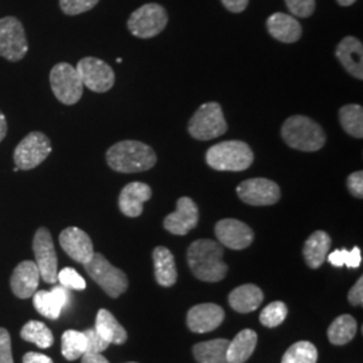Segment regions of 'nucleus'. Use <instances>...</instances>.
<instances>
[{"instance_id":"nucleus-1","label":"nucleus","mask_w":363,"mask_h":363,"mask_svg":"<svg viewBox=\"0 0 363 363\" xmlns=\"http://www.w3.org/2000/svg\"><path fill=\"white\" fill-rule=\"evenodd\" d=\"M187 261L196 279L217 283L225 279L228 264L223 261V247L213 240H196L187 250Z\"/></svg>"},{"instance_id":"nucleus-2","label":"nucleus","mask_w":363,"mask_h":363,"mask_svg":"<svg viewBox=\"0 0 363 363\" xmlns=\"http://www.w3.org/2000/svg\"><path fill=\"white\" fill-rule=\"evenodd\" d=\"M106 163L123 174L143 172L156 164V154L148 144L138 140H123L106 151Z\"/></svg>"},{"instance_id":"nucleus-3","label":"nucleus","mask_w":363,"mask_h":363,"mask_svg":"<svg viewBox=\"0 0 363 363\" xmlns=\"http://www.w3.org/2000/svg\"><path fill=\"white\" fill-rule=\"evenodd\" d=\"M281 136L291 148L304 152L319 151L325 144L323 128L310 117L301 115L286 118L281 128Z\"/></svg>"},{"instance_id":"nucleus-4","label":"nucleus","mask_w":363,"mask_h":363,"mask_svg":"<svg viewBox=\"0 0 363 363\" xmlns=\"http://www.w3.org/2000/svg\"><path fill=\"white\" fill-rule=\"evenodd\" d=\"M253 151L245 142L228 140L210 147L206 163L217 171H244L253 163Z\"/></svg>"},{"instance_id":"nucleus-5","label":"nucleus","mask_w":363,"mask_h":363,"mask_svg":"<svg viewBox=\"0 0 363 363\" xmlns=\"http://www.w3.org/2000/svg\"><path fill=\"white\" fill-rule=\"evenodd\" d=\"M84 267L91 280L101 286L109 298H118L128 289L127 274L113 267L101 253H94Z\"/></svg>"},{"instance_id":"nucleus-6","label":"nucleus","mask_w":363,"mask_h":363,"mask_svg":"<svg viewBox=\"0 0 363 363\" xmlns=\"http://www.w3.org/2000/svg\"><path fill=\"white\" fill-rule=\"evenodd\" d=\"M228 123L218 103L201 105L189 121V132L196 140H211L225 135Z\"/></svg>"},{"instance_id":"nucleus-7","label":"nucleus","mask_w":363,"mask_h":363,"mask_svg":"<svg viewBox=\"0 0 363 363\" xmlns=\"http://www.w3.org/2000/svg\"><path fill=\"white\" fill-rule=\"evenodd\" d=\"M169 22L167 11L156 3H147L130 13L128 30L138 38H154L160 34Z\"/></svg>"},{"instance_id":"nucleus-8","label":"nucleus","mask_w":363,"mask_h":363,"mask_svg":"<svg viewBox=\"0 0 363 363\" xmlns=\"http://www.w3.org/2000/svg\"><path fill=\"white\" fill-rule=\"evenodd\" d=\"M52 142L42 132H31L13 151L15 166L22 171L38 167L52 154Z\"/></svg>"},{"instance_id":"nucleus-9","label":"nucleus","mask_w":363,"mask_h":363,"mask_svg":"<svg viewBox=\"0 0 363 363\" xmlns=\"http://www.w3.org/2000/svg\"><path fill=\"white\" fill-rule=\"evenodd\" d=\"M50 86L60 103L74 105L84 93V84L78 76L77 69L70 64L60 62L50 72Z\"/></svg>"},{"instance_id":"nucleus-10","label":"nucleus","mask_w":363,"mask_h":363,"mask_svg":"<svg viewBox=\"0 0 363 363\" xmlns=\"http://www.w3.org/2000/svg\"><path fill=\"white\" fill-rule=\"evenodd\" d=\"M28 52L25 27L15 16L0 19V57L10 62H18L26 57Z\"/></svg>"},{"instance_id":"nucleus-11","label":"nucleus","mask_w":363,"mask_h":363,"mask_svg":"<svg viewBox=\"0 0 363 363\" xmlns=\"http://www.w3.org/2000/svg\"><path fill=\"white\" fill-rule=\"evenodd\" d=\"M76 69L84 86L89 91L105 93L115 85L116 76L113 69L100 58L85 57L78 61Z\"/></svg>"},{"instance_id":"nucleus-12","label":"nucleus","mask_w":363,"mask_h":363,"mask_svg":"<svg viewBox=\"0 0 363 363\" xmlns=\"http://www.w3.org/2000/svg\"><path fill=\"white\" fill-rule=\"evenodd\" d=\"M33 250L35 255V264L38 267L40 279L49 284H55L58 274V259L49 229L39 228L35 232L33 240Z\"/></svg>"},{"instance_id":"nucleus-13","label":"nucleus","mask_w":363,"mask_h":363,"mask_svg":"<svg viewBox=\"0 0 363 363\" xmlns=\"http://www.w3.org/2000/svg\"><path fill=\"white\" fill-rule=\"evenodd\" d=\"M237 194L250 206H271L279 202L281 191L276 182L265 178L247 179L237 187Z\"/></svg>"},{"instance_id":"nucleus-14","label":"nucleus","mask_w":363,"mask_h":363,"mask_svg":"<svg viewBox=\"0 0 363 363\" xmlns=\"http://www.w3.org/2000/svg\"><path fill=\"white\" fill-rule=\"evenodd\" d=\"M216 235L220 245H225L233 250L247 249L250 247L255 238L253 230L247 223L234 218L218 220L216 225Z\"/></svg>"},{"instance_id":"nucleus-15","label":"nucleus","mask_w":363,"mask_h":363,"mask_svg":"<svg viewBox=\"0 0 363 363\" xmlns=\"http://www.w3.org/2000/svg\"><path fill=\"white\" fill-rule=\"evenodd\" d=\"M198 220L199 213L196 203L189 196H182L178 199L177 210L164 218L163 226L171 234L186 235L196 228Z\"/></svg>"},{"instance_id":"nucleus-16","label":"nucleus","mask_w":363,"mask_h":363,"mask_svg":"<svg viewBox=\"0 0 363 363\" xmlns=\"http://www.w3.org/2000/svg\"><path fill=\"white\" fill-rule=\"evenodd\" d=\"M60 245L65 250L66 255L79 264L85 265L91 261L94 249L91 237L78 228H67L60 234Z\"/></svg>"},{"instance_id":"nucleus-17","label":"nucleus","mask_w":363,"mask_h":363,"mask_svg":"<svg viewBox=\"0 0 363 363\" xmlns=\"http://www.w3.org/2000/svg\"><path fill=\"white\" fill-rule=\"evenodd\" d=\"M223 319L225 311L220 306L213 303L198 304L187 313V327L195 334H205L218 328Z\"/></svg>"},{"instance_id":"nucleus-18","label":"nucleus","mask_w":363,"mask_h":363,"mask_svg":"<svg viewBox=\"0 0 363 363\" xmlns=\"http://www.w3.org/2000/svg\"><path fill=\"white\" fill-rule=\"evenodd\" d=\"M152 196L151 187L143 182L128 183L118 196V208L130 218H136L143 213L144 203Z\"/></svg>"},{"instance_id":"nucleus-19","label":"nucleus","mask_w":363,"mask_h":363,"mask_svg":"<svg viewBox=\"0 0 363 363\" xmlns=\"http://www.w3.org/2000/svg\"><path fill=\"white\" fill-rule=\"evenodd\" d=\"M39 280L40 273L37 264L33 261H22L13 269L10 286L16 298H28L37 292Z\"/></svg>"},{"instance_id":"nucleus-20","label":"nucleus","mask_w":363,"mask_h":363,"mask_svg":"<svg viewBox=\"0 0 363 363\" xmlns=\"http://www.w3.org/2000/svg\"><path fill=\"white\" fill-rule=\"evenodd\" d=\"M339 62L352 77L363 78V45L355 37H345L339 42L335 50Z\"/></svg>"},{"instance_id":"nucleus-21","label":"nucleus","mask_w":363,"mask_h":363,"mask_svg":"<svg viewBox=\"0 0 363 363\" xmlns=\"http://www.w3.org/2000/svg\"><path fill=\"white\" fill-rule=\"evenodd\" d=\"M69 292L65 286H54L52 291H38L33 295L35 310L45 318L55 320L69 301Z\"/></svg>"},{"instance_id":"nucleus-22","label":"nucleus","mask_w":363,"mask_h":363,"mask_svg":"<svg viewBox=\"0 0 363 363\" xmlns=\"http://www.w3.org/2000/svg\"><path fill=\"white\" fill-rule=\"evenodd\" d=\"M268 33L283 43H294L301 38L303 28L298 19L284 13H272L267 21Z\"/></svg>"},{"instance_id":"nucleus-23","label":"nucleus","mask_w":363,"mask_h":363,"mask_svg":"<svg viewBox=\"0 0 363 363\" xmlns=\"http://www.w3.org/2000/svg\"><path fill=\"white\" fill-rule=\"evenodd\" d=\"M259 337L253 330L240 331L232 342H229L226 350L228 363H245L256 350Z\"/></svg>"},{"instance_id":"nucleus-24","label":"nucleus","mask_w":363,"mask_h":363,"mask_svg":"<svg viewBox=\"0 0 363 363\" xmlns=\"http://www.w3.org/2000/svg\"><path fill=\"white\" fill-rule=\"evenodd\" d=\"M331 247V237L323 230H316L308 237L303 247L304 259L312 269L323 265Z\"/></svg>"},{"instance_id":"nucleus-25","label":"nucleus","mask_w":363,"mask_h":363,"mask_svg":"<svg viewBox=\"0 0 363 363\" xmlns=\"http://www.w3.org/2000/svg\"><path fill=\"white\" fill-rule=\"evenodd\" d=\"M155 279L162 286H172L178 280L175 259L169 247H156L152 252Z\"/></svg>"},{"instance_id":"nucleus-26","label":"nucleus","mask_w":363,"mask_h":363,"mask_svg":"<svg viewBox=\"0 0 363 363\" xmlns=\"http://www.w3.org/2000/svg\"><path fill=\"white\" fill-rule=\"evenodd\" d=\"M264 300V294L255 284L237 286L229 295V304L234 311L249 313L256 311Z\"/></svg>"},{"instance_id":"nucleus-27","label":"nucleus","mask_w":363,"mask_h":363,"mask_svg":"<svg viewBox=\"0 0 363 363\" xmlns=\"http://www.w3.org/2000/svg\"><path fill=\"white\" fill-rule=\"evenodd\" d=\"M94 328L109 345H124L128 339L125 328L117 322L116 318L111 312L104 308L97 312Z\"/></svg>"},{"instance_id":"nucleus-28","label":"nucleus","mask_w":363,"mask_h":363,"mask_svg":"<svg viewBox=\"0 0 363 363\" xmlns=\"http://www.w3.org/2000/svg\"><path fill=\"white\" fill-rule=\"evenodd\" d=\"M228 339H213L195 345L193 354L198 363H228Z\"/></svg>"},{"instance_id":"nucleus-29","label":"nucleus","mask_w":363,"mask_h":363,"mask_svg":"<svg viewBox=\"0 0 363 363\" xmlns=\"http://www.w3.org/2000/svg\"><path fill=\"white\" fill-rule=\"evenodd\" d=\"M357 334V320L351 315H342L328 327V339L333 345L343 346L351 342Z\"/></svg>"},{"instance_id":"nucleus-30","label":"nucleus","mask_w":363,"mask_h":363,"mask_svg":"<svg viewBox=\"0 0 363 363\" xmlns=\"http://www.w3.org/2000/svg\"><path fill=\"white\" fill-rule=\"evenodd\" d=\"M339 121L345 132L352 138H363V108L358 104L345 105L339 111Z\"/></svg>"},{"instance_id":"nucleus-31","label":"nucleus","mask_w":363,"mask_h":363,"mask_svg":"<svg viewBox=\"0 0 363 363\" xmlns=\"http://www.w3.org/2000/svg\"><path fill=\"white\" fill-rule=\"evenodd\" d=\"M21 337L23 340L37 345L39 349H49L54 342L50 328L42 322L30 320L21 330Z\"/></svg>"},{"instance_id":"nucleus-32","label":"nucleus","mask_w":363,"mask_h":363,"mask_svg":"<svg viewBox=\"0 0 363 363\" xmlns=\"http://www.w3.org/2000/svg\"><path fill=\"white\" fill-rule=\"evenodd\" d=\"M62 355L67 361H76L86 352V337L84 333L67 330L62 334Z\"/></svg>"},{"instance_id":"nucleus-33","label":"nucleus","mask_w":363,"mask_h":363,"mask_svg":"<svg viewBox=\"0 0 363 363\" xmlns=\"http://www.w3.org/2000/svg\"><path fill=\"white\" fill-rule=\"evenodd\" d=\"M318 350L308 340H300L292 345L281 358V363H316Z\"/></svg>"},{"instance_id":"nucleus-34","label":"nucleus","mask_w":363,"mask_h":363,"mask_svg":"<svg viewBox=\"0 0 363 363\" xmlns=\"http://www.w3.org/2000/svg\"><path fill=\"white\" fill-rule=\"evenodd\" d=\"M327 259L331 265L337 268H342L346 265L347 268L355 269L362 262V255H361V249L358 247H354L350 252L347 249H339L327 255Z\"/></svg>"},{"instance_id":"nucleus-35","label":"nucleus","mask_w":363,"mask_h":363,"mask_svg":"<svg viewBox=\"0 0 363 363\" xmlns=\"http://www.w3.org/2000/svg\"><path fill=\"white\" fill-rule=\"evenodd\" d=\"M286 315H288V308L286 303L273 301L259 313V322L261 325L268 328H273L281 325L286 320Z\"/></svg>"},{"instance_id":"nucleus-36","label":"nucleus","mask_w":363,"mask_h":363,"mask_svg":"<svg viewBox=\"0 0 363 363\" xmlns=\"http://www.w3.org/2000/svg\"><path fill=\"white\" fill-rule=\"evenodd\" d=\"M57 281L65 286L67 289H76V291H84L86 288V281L79 273L73 268H64L57 274Z\"/></svg>"},{"instance_id":"nucleus-37","label":"nucleus","mask_w":363,"mask_h":363,"mask_svg":"<svg viewBox=\"0 0 363 363\" xmlns=\"http://www.w3.org/2000/svg\"><path fill=\"white\" fill-rule=\"evenodd\" d=\"M100 0H60L62 13L70 16L86 13L97 6Z\"/></svg>"},{"instance_id":"nucleus-38","label":"nucleus","mask_w":363,"mask_h":363,"mask_svg":"<svg viewBox=\"0 0 363 363\" xmlns=\"http://www.w3.org/2000/svg\"><path fill=\"white\" fill-rule=\"evenodd\" d=\"M289 13L298 18H310L315 11V0H286Z\"/></svg>"},{"instance_id":"nucleus-39","label":"nucleus","mask_w":363,"mask_h":363,"mask_svg":"<svg viewBox=\"0 0 363 363\" xmlns=\"http://www.w3.org/2000/svg\"><path fill=\"white\" fill-rule=\"evenodd\" d=\"M82 333L86 337V352H103L108 349L109 343L97 333L96 328H88Z\"/></svg>"},{"instance_id":"nucleus-40","label":"nucleus","mask_w":363,"mask_h":363,"mask_svg":"<svg viewBox=\"0 0 363 363\" xmlns=\"http://www.w3.org/2000/svg\"><path fill=\"white\" fill-rule=\"evenodd\" d=\"M0 363H13L11 337L3 327H0Z\"/></svg>"},{"instance_id":"nucleus-41","label":"nucleus","mask_w":363,"mask_h":363,"mask_svg":"<svg viewBox=\"0 0 363 363\" xmlns=\"http://www.w3.org/2000/svg\"><path fill=\"white\" fill-rule=\"evenodd\" d=\"M347 189L355 198L363 196V172L355 171L347 178Z\"/></svg>"},{"instance_id":"nucleus-42","label":"nucleus","mask_w":363,"mask_h":363,"mask_svg":"<svg viewBox=\"0 0 363 363\" xmlns=\"http://www.w3.org/2000/svg\"><path fill=\"white\" fill-rule=\"evenodd\" d=\"M349 301L351 306H362L363 304V279L359 277L349 292Z\"/></svg>"},{"instance_id":"nucleus-43","label":"nucleus","mask_w":363,"mask_h":363,"mask_svg":"<svg viewBox=\"0 0 363 363\" xmlns=\"http://www.w3.org/2000/svg\"><path fill=\"white\" fill-rule=\"evenodd\" d=\"M225 9H228L230 13H242L249 4V0H220Z\"/></svg>"},{"instance_id":"nucleus-44","label":"nucleus","mask_w":363,"mask_h":363,"mask_svg":"<svg viewBox=\"0 0 363 363\" xmlns=\"http://www.w3.org/2000/svg\"><path fill=\"white\" fill-rule=\"evenodd\" d=\"M23 363H54L52 358L40 354V352H35V351H30L25 354L23 357Z\"/></svg>"},{"instance_id":"nucleus-45","label":"nucleus","mask_w":363,"mask_h":363,"mask_svg":"<svg viewBox=\"0 0 363 363\" xmlns=\"http://www.w3.org/2000/svg\"><path fill=\"white\" fill-rule=\"evenodd\" d=\"M81 358L82 363H109L101 352H85Z\"/></svg>"},{"instance_id":"nucleus-46","label":"nucleus","mask_w":363,"mask_h":363,"mask_svg":"<svg viewBox=\"0 0 363 363\" xmlns=\"http://www.w3.org/2000/svg\"><path fill=\"white\" fill-rule=\"evenodd\" d=\"M9 130V124H7V118L0 112V142L6 138Z\"/></svg>"},{"instance_id":"nucleus-47","label":"nucleus","mask_w":363,"mask_h":363,"mask_svg":"<svg viewBox=\"0 0 363 363\" xmlns=\"http://www.w3.org/2000/svg\"><path fill=\"white\" fill-rule=\"evenodd\" d=\"M337 3L343 7H349L351 4H354L357 0H337Z\"/></svg>"},{"instance_id":"nucleus-48","label":"nucleus","mask_w":363,"mask_h":363,"mask_svg":"<svg viewBox=\"0 0 363 363\" xmlns=\"http://www.w3.org/2000/svg\"><path fill=\"white\" fill-rule=\"evenodd\" d=\"M127 363H138V362H127Z\"/></svg>"}]
</instances>
